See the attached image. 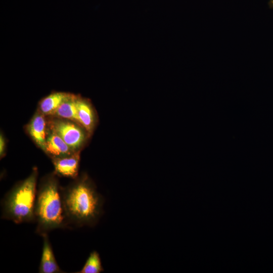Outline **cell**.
Here are the masks:
<instances>
[{
  "label": "cell",
  "mask_w": 273,
  "mask_h": 273,
  "mask_svg": "<svg viewBox=\"0 0 273 273\" xmlns=\"http://www.w3.org/2000/svg\"><path fill=\"white\" fill-rule=\"evenodd\" d=\"M62 198L66 218L70 226L93 227L103 214L104 198L86 174L62 188Z\"/></svg>",
  "instance_id": "1"
},
{
  "label": "cell",
  "mask_w": 273,
  "mask_h": 273,
  "mask_svg": "<svg viewBox=\"0 0 273 273\" xmlns=\"http://www.w3.org/2000/svg\"><path fill=\"white\" fill-rule=\"evenodd\" d=\"M62 188L55 174L43 177L37 189L35 204V233L43 236L55 229L70 228L66 216Z\"/></svg>",
  "instance_id": "2"
},
{
  "label": "cell",
  "mask_w": 273,
  "mask_h": 273,
  "mask_svg": "<svg viewBox=\"0 0 273 273\" xmlns=\"http://www.w3.org/2000/svg\"><path fill=\"white\" fill-rule=\"evenodd\" d=\"M37 176L35 167L28 177L17 183L5 195L1 202L2 218L17 224L35 222Z\"/></svg>",
  "instance_id": "3"
},
{
  "label": "cell",
  "mask_w": 273,
  "mask_h": 273,
  "mask_svg": "<svg viewBox=\"0 0 273 273\" xmlns=\"http://www.w3.org/2000/svg\"><path fill=\"white\" fill-rule=\"evenodd\" d=\"M48 126L74 151H78L90 135L81 125L68 119L57 117L50 120Z\"/></svg>",
  "instance_id": "4"
},
{
  "label": "cell",
  "mask_w": 273,
  "mask_h": 273,
  "mask_svg": "<svg viewBox=\"0 0 273 273\" xmlns=\"http://www.w3.org/2000/svg\"><path fill=\"white\" fill-rule=\"evenodd\" d=\"M79 160V151L68 156L53 159L55 174L76 179L78 174Z\"/></svg>",
  "instance_id": "5"
},
{
  "label": "cell",
  "mask_w": 273,
  "mask_h": 273,
  "mask_svg": "<svg viewBox=\"0 0 273 273\" xmlns=\"http://www.w3.org/2000/svg\"><path fill=\"white\" fill-rule=\"evenodd\" d=\"M76 107L79 124L90 135L97 122L95 110L89 101L78 96Z\"/></svg>",
  "instance_id": "6"
},
{
  "label": "cell",
  "mask_w": 273,
  "mask_h": 273,
  "mask_svg": "<svg viewBox=\"0 0 273 273\" xmlns=\"http://www.w3.org/2000/svg\"><path fill=\"white\" fill-rule=\"evenodd\" d=\"M52 159L68 156L76 151H73L63 139L50 129L43 150Z\"/></svg>",
  "instance_id": "7"
},
{
  "label": "cell",
  "mask_w": 273,
  "mask_h": 273,
  "mask_svg": "<svg viewBox=\"0 0 273 273\" xmlns=\"http://www.w3.org/2000/svg\"><path fill=\"white\" fill-rule=\"evenodd\" d=\"M40 111L36 112L27 126V131L35 144L43 151L48 136L47 122Z\"/></svg>",
  "instance_id": "8"
},
{
  "label": "cell",
  "mask_w": 273,
  "mask_h": 273,
  "mask_svg": "<svg viewBox=\"0 0 273 273\" xmlns=\"http://www.w3.org/2000/svg\"><path fill=\"white\" fill-rule=\"evenodd\" d=\"M42 237L43 238L42 251L38 272L39 273L64 272L60 268L56 261L48 234H45L42 236Z\"/></svg>",
  "instance_id": "9"
},
{
  "label": "cell",
  "mask_w": 273,
  "mask_h": 273,
  "mask_svg": "<svg viewBox=\"0 0 273 273\" xmlns=\"http://www.w3.org/2000/svg\"><path fill=\"white\" fill-rule=\"evenodd\" d=\"M74 95L64 92H55L43 98L39 103L40 111L44 115H53L56 110Z\"/></svg>",
  "instance_id": "10"
},
{
  "label": "cell",
  "mask_w": 273,
  "mask_h": 273,
  "mask_svg": "<svg viewBox=\"0 0 273 273\" xmlns=\"http://www.w3.org/2000/svg\"><path fill=\"white\" fill-rule=\"evenodd\" d=\"M77 98V96L74 95L71 98L64 102L56 110L53 116L70 120L79 124L76 107Z\"/></svg>",
  "instance_id": "11"
},
{
  "label": "cell",
  "mask_w": 273,
  "mask_h": 273,
  "mask_svg": "<svg viewBox=\"0 0 273 273\" xmlns=\"http://www.w3.org/2000/svg\"><path fill=\"white\" fill-rule=\"evenodd\" d=\"M104 271L100 254L93 251L88 257L82 269L77 273H100Z\"/></svg>",
  "instance_id": "12"
},
{
  "label": "cell",
  "mask_w": 273,
  "mask_h": 273,
  "mask_svg": "<svg viewBox=\"0 0 273 273\" xmlns=\"http://www.w3.org/2000/svg\"><path fill=\"white\" fill-rule=\"evenodd\" d=\"M6 142L4 136L1 134L0 137V155L1 158H2L5 153Z\"/></svg>",
  "instance_id": "13"
},
{
  "label": "cell",
  "mask_w": 273,
  "mask_h": 273,
  "mask_svg": "<svg viewBox=\"0 0 273 273\" xmlns=\"http://www.w3.org/2000/svg\"><path fill=\"white\" fill-rule=\"evenodd\" d=\"M268 6L270 8L273 9V0H269Z\"/></svg>",
  "instance_id": "14"
}]
</instances>
